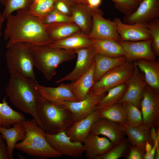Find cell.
Listing matches in <instances>:
<instances>
[{"mask_svg":"<svg viewBox=\"0 0 159 159\" xmlns=\"http://www.w3.org/2000/svg\"><path fill=\"white\" fill-rule=\"evenodd\" d=\"M139 4L143 0H136Z\"/></svg>","mask_w":159,"mask_h":159,"instance_id":"47","label":"cell"},{"mask_svg":"<svg viewBox=\"0 0 159 159\" xmlns=\"http://www.w3.org/2000/svg\"><path fill=\"white\" fill-rule=\"evenodd\" d=\"M47 140L51 146L62 155L77 158L85 152L82 143L72 141L65 130L54 134L46 133Z\"/></svg>","mask_w":159,"mask_h":159,"instance_id":"9","label":"cell"},{"mask_svg":"<svg viewBox=\"0 0 159 159\" xmlns=\"http://www.w3.org/2000/svg\"><path fill=\"white\" fill-rule=\"evenodd\" d=\"M143 123L151 128L159 125V92L147 85L140 102Z\"/></svg>","mask_w":159,"mask_h":159,"instance_id":"8","label":"cell"},{"mask_svg":"<svg viewBox=\"0 0 159 159\" xmlns=\"http://www.w3.org/2000/svg\"><path fill=\"white\" fill-rule=\"evenodd\" d=\"M90 133L102 135L115 145L125 138L126 134L120 123L99 117L92 124Z\"/></svg>","mask_w":159,"mask_h":159,"instance_id":"18","label":"cell"},{"mask_svg":"<svg viewBox=\"0 0 159 159\" xmlns=\"http://www.w3.org/2000/svg\"><path fill=\"white\" fill-rule=\"evenodd\" d=\"M33 0H0L4 7L2 14L5 19L14 11L28 10Z\"/></svg>","mask_w":159,"mask_h":159,"instance_id":"36","label":"cell"},{"mask_svg":"<svg viewBox=\"0 0 159 159\" xmlns=\"http://www.w3.org/2000/svg\"><path fill=\"white\" fill-rule=\"evenodd\" d=\"M114 3L115 8L125 15L134 12L139 4L136 0H111Z\"/></svg>","mask_w":159,"mask_h":159,"instance_id":"39","label":"cell"},{"mask_svg":"<svg viewBox=\"0 0 159 159\" xmlns=\"http://www.w3.org/2000/svg\"><path fill=\"white\" fill-rule=\"evenodd\" d=\"M113 21L120 37V41H136L152 39L147 24H126L118 18H115Z\"/></svg>","mask_w":159,"mask_h":159,"instance_id":"16","label":"cell"},{"mask_svg":"<svg viewBox=\"0 0 159 159\" xmlns=\"http://www.w3.org/2000/svg\"><path fill=\"white\" fill-rule=\"evenodd\" d=\"M45 26L49 36L54 41L81 32L80 28L73 22L55 23Z\"/></svg>","mask_w":159,"mask_h":159,"instance_id":"28","label":"cell"},{"mask_svg":"<svg viewBox=\"0 0 159 159\" xmlns=\"http://www.w3.org/2000/svg\"><path fill=\"white\" fill-rule=\"evenodd\" d=\"M49 46L67 50H75L92 46L91 39L81 32L63 39L54 41Z\"/></svg>","mask_w":159,"mask_h":159,"instance_id":"27","label":"cell"},{"mask_svg":"<svg viewBox=\"0 0 159 159\" xmlns=\"http://www.w3.org/2000/svg\"><path fill=\"white\" fill-rule=\"evenodd\" d=\"M152 148V145L149 142H147L145 146V152L149 153L151 151Z\"/></svg>","mask_w":159,"mask_h":159,"instance_id":"44","label":"cell"},{"mask_svg":"<svg viewBox=\"0 0 159 159\" xmlns=\"http://www.w3.org/2000/svg\"><path fill=\"white\" fill-rule=\"evenodd\" d=\"M134 64L132 73L126 83L127 86L126 92L118 103H130L140 109L144 90L148 85L143 73Z\"/></svg>","mask_w":159,"mask_h":159,"instance_id":"11","label":"cell"},{"mask_svg":"<svg viewBox=\"0 0 159 159\" xmlns=\"http://www.w3.org/2000/svg\"><path fill=\"white\" fill-rule=\"evenodd\" d=\"M132 145L138 149L143 153L145 152V146L147 142L153 145L154 143L150 135L151 128L143 123L135 127L128 126L125 124L120 123Z\"/></svg>","mask_w":159,"mask_h":159,"instance_id":"20","label":"cell"},{"mask_svg":"<svg viewBox=\"0 0 159 159\" xmlns=\"http://www.w3.org/2000/svg\"><path fill=\"white\" fill-rule=\"evenodd\" d=\"M147 24L152 42V48L156 56H159V19H156Z\"/></svg>","mask_w":159,"mask_h":159,"instance_id":"37","label":"cell"},{"mask_svg":"<svg viewBox=\"0 0 159 159\" xmlns=\"http://www.w3.org/2000/svg\"><path fill=\"white\" fill-rule=\"evenodd\" d=\"M6 18L4 38L7 41V49L16 42H23L32 45H47L53 41L49 36L45 25L40 19L26 9L17 11Z\"/></svg>","mask_w":159,"mask_h":159,"instance_id":"1","label":"cell"},{"mask_svg":"<svg viewBox=\"0 0 159 159\" xmlns=\"http://www.w3.org/2000/svg\"><path fill=\"white\" fill-rule=\"evenodd\" d=\"M39 19L45 25L60 22H72L71 16L65 15L54 9L44 16Z\"/></svg>","mask_w":159,"mask_h":159,"instance_id":"38","label":"cell"},{"mask_svg":"<svg viewBox=\"0 0 159 159\" xmlns=\"http://www.w3.org/2000/svg\"><path fill=\"white\" fill-rule=\"evenodd\" d=\"M127 87L125 83L109 89L98 103L97 109L100 110H105L117 103L124 96Z\"/></svg>","mask_w":159,"mask_h":159,"instance_id":"31","label":"cell"},{"mask_svg":"<svg viewBox=\"0 0 159 159\" xmlns=\"http://www.w3.org/2000/svg\"><path fill=\"white\" fill-rule=\"evenodd\" d=\"M100 117L118 123L125 124L127 115L121 103H118L104 110H100Z\"/></svg>","mask_w":159,"mask_h":159,"instance_id":"32","label":"cell"},{"mask_svg":"<svg viewBox=\"0 0 159 159\" xmlns=\"http://www.w3.org/2000/svg\"><path fill=\"white\" fill-rule=\"evenodd\" d=\"M5 97L0 102V126L9 128L17 122L26 120L23 113L13 110L8 104Z\"/></svg>","mask_w":159,"mask_h":159,"instance_id":"30","label":"cell"},{"mask_svg":"<svg viewBox=\"0 0 159 159\" xmlns=\"http://www.w3.org/2000/svg\"><path fill=\"white\" fill-rule=\"evenodd\" d=\"M83 143L85 156L88 159H97L114 145L107 138L90 133Z\"/></svg>","mask_w":159,"mask_h":159,"instance_id":"21","label":"cell"},{"mask_svg":"<svg viewBox=\"0 0 159 159\" xmlns=\"http://www.w3.org/2000/svg\"><path fill=\"white\" fill-rule=\"evenodd\" d=\"M74 1L77 3H82L87 5V0H74Z\"/></svg>","mask_w":159,"mask_h":159,"instance_id":"46","label":"cell"},{"mask_svg":"<svg viewBox=\"0 0 159 159\" xmlns=\"http://www.w3.org/2000/svg\"><path fill=\"white\" fill-rule=\"evenodd\" d=\"M134 66V63L126 61L114 67L94 83L89 93L99 96L109 89L126 83L132 73Z\"/></svg>","mask_w":159,"mask_h":159,"instance_id":"7","label":"cell"},{"mask_svg":"<svg viewBox=\"0 0 159 159\" xmlns=\"http://www.w3.org/2000/svg\"><path fill=\"white\" fill-rule=\"evenodd\" d=\"M34 81L20 75L11 74L5 92L11 104L21 111L32 116L42 128L37 111L39 94Z\"/></svg>","mask_w":159,"mask_h":159,"instance_id":"2","label":"cell"},{"mask_svg":"<svg viewBox=\"0 0 159 159\" xmlns=\"http://www.w3.org/2000/svg\"><path fill=\"white\" fill-rule=\"evenodd\" d=\"M126 159H144V153L136 147L130 145Z\"/></svg>","mask_w":159,"mask_h":159,"instance_id":"41","label":"cell"},{"mask_svg":"<svg viewBox=\"0 0 159 159\" xmlns=\"http://www.w3.org/2000/svg\"><path fill=\"white\" fill-rule=\"evenodd\" d=\"M130 142L125 138L117 144L114 145L108 151L97 159H118L124 156L130 149Z\"/></svg>","mask_w":159,"mask_h":159,"instance_id":"35","label":"cell"},{"mask_svg":"<svg viewBox=\"0 0 159 159\" xmlns=\"http://www.w3.org/2000/svg\"><path fill=\"white\" fill-rule=\"evenodd\" d=\"M102 14L101 10L92 12V27L87 36L91 39L120 41L114 22L104 18Z\"/></svg>","mask_w":159,"mask_h":159,"instance_id":"10","label":"cell"},{"mask_svg":"<svg viewBox=\"0 0 159 159\" xmlns=\"http://www.w3.org/2000/svg\"><path fill=\"white\" fill-rule=\"evenodd\" d=\"M34 85L40 95L43 99L58 105L64 101H78L72 92L69 83H61L56 87L44 86L33 81Z\"/></svg>","mask_w":159,"mask_h":159,"instance_id":"17","label":"cell"},{"mask_svg":"<svg viewBox=\"0 0 159 159\" xmlns=\"http://www.w3.org/2000/svg\"><path fill=\"white\" fill-rule=\"evenodd\" d=\"M94 61L95 62L94 76L95 83L110 70L126 61L125 56L112 57L99 54H97L95 55Z\"/></svg>","mask_w":159,"mask_h":159,"instance_id":"26","label":"cell"},{"mask_svg":"<svg viewBox=\"0 0 159 159\" xmlns=\"http://www.w3.org/2000/svg\"><path fill=\"white\" fill-rule=\"evenodd\" d=\"M37 111L46 133L54 134L66 130L74 122L70 112L62 106L55 104L39 95Z\"/></svg>","mask_w":159,"mask_h":159,"instance_id":"5","label":"cell"},{"mask_svg":"<svg viewBox=\"0 0 159 159\" xmlns=\"http://www.w3.org/2000/svg\"><path fill=\"white\" fill-rule=\"evenodd\" d=\"M159 0H143L133 12L125 15L122 21L127 24H148L158 18Z\"/></svg>","mask_w":159,"mask_h":159,"instance_id":"12","label":"cell"},{"mask_svg":"<svg viewBox=\"0 0 159 159\" xmlns=\"http://www.w3.org/2000/svg\"><path fill=\"white\" fill-rule=\"evenodd\" d=\"M94 61L89 69L76 80L69 83L71 89L78 101L84 100L95 83Z\"/></svg>","mask_w":159,"mask_h":159,"instance_id":"24","label":"cell"},{"mask_svg":"<svg viewBox=\"0 0 159 159\" xmlns=\"http://www.w3.org/2000/svg\"><path fill=\"white\" fill-rule=\"evenodd\" d=\"M8 159L6 143L0 132V159Z\"/></svg>","mask_w":159,"mask_h":159,"instance_id":"42","label":"cell"},{"mask_svg":"<svg viewBox=\"0 0 159 159\" xmlns=\"http://www.w3.org/2000/svg\"><path fill=\"white\" fill-rule=\"evenodd\" d=\"M106 93L99 96H94L88 93L83 100L75 102L64 101L60 105L69 111L72 115L74 122L83 119L94 112L97 105Z\"/></svg>","mask_w":159,"mask_h":159,"instance_id":"13","label":"cell"},{"mask_svg":"<svg viewBox=\"0 0 159 159\" xmlns=\"http://www.w3.org/2000/svg\"><path fill=\"white\" fill-rule=\"evenodd\" d=\"M26 132L23 140L15 148L26 154L40 159L56 158L62 155L54 150L47 141L46 133L33 119L22 122Z\"/></svg>","mask_w":159,"mask_h":159,"instance_id":"3","label":"cell"},{"mask_svg":"<svg viewBox=\"0 0 159 159\" xmlns=\"http://www.w3.org/2000/svg\"><path fill=\"white\" fill-rule=\"evenodd\" d=\"M5 19L2 13L0 12V37L1 35V30L2 25Z\"/></svg>","mask_w":159,"mask_h":159,"instance_id":"45","label":"cell"},{"mask_svg":"<svg viewBox=\"0 0 159 159\" xmlns=\"http://www.w3.org/2000/svg\"><path fill=\"white\" fill-rule=\"evenodd\" d=\"M74 52L77 56L75 67L67 74L57 80V83L76 80L90 68L94 62V57L97 54L92 46L76 49Z\"/></svg>","mask_w":159,"mask_h":159,"instance_id":"15","label":"cell"},{"mask_svg":"<svg viewBox=\"0 0 159 159\" xmlns=\"http://www.w3.org/2000/svg\"><path fill=\"white\" fill-rule=\"evenodd\" d=\"M75 2L74 0H56L53 9L65 15L71 16L72 7Z\"/></svg>","mask_w":159,"mask_h":159,"instance_id":"40","label":"cell"},{"mask_svg":"<svg viewBox=\"0 0 159 159\" xmlns=\"http://www.w3.org/2000/svg\"><path fill=\"white\" fill-rule=\"evenodd\" d=\"M56 0H33L28 10L39 18L44 16L53 9Z\"/></svg>","mask_w":159,"mask_h":159,"instance_id":"33","label":"cell"},{"mask_svg":"<svg viewBox=\"0 0 159 159\" xmlns=\"http://www.w3.org/2000/svg\"><path fill=\"white\" fill-rule=\"evenodd\" d=\"M121 103L127 115V120L125 124L131 127H135L143 123L141 113L138 107L130 103Z\"/></svg>","mask_w":159,"mask_h":159,"instance_id":"34","label":"cell"},{"mask_svg":"<svg viewBox=\"0 0 159 159\" xmlns=\"http://www.w3.org/2000/svg\"><path fill=\"white\" fill-rule=\"evenodd\" d=\"M0 132L5 140L9 159H13L15 146L18 141L24 139L26 132L22 122L15 123L12 127L6 128L0 126Z\"/></svg>","mask_w":159,"mask_h":159,"instance_id":"23","label":"cell"},{"mask_svg":"<svg viewBox=\"0 0 159 159\" xmlns=\"http://www.w3.org/2000/svg\"><path fill=\"white\" fill-rule=\"evenodd\" d=\"M91 40L97 54L112 57L125 56L124 50L118 42L108 39Z\"/></svg>","mask_w":159,"mask_h":159,"instance_id":"29","label":"cell"},{"mask_svg":"<svg viewBox=\"0 0 159 159\" xmlns=\"http://www.w3.org/2000/svg\"><path fill=\"white\" fill-rule=\"evenodd\" d=\"M30 45L34 67L48 81L55 75L56 69L61 64L74 59V51L58 48L47 45Z\"/></svg>","mask_w":159,"mask_h":159,"instance_id":"4","label":"cell"},{"mask_svg":"<svg viewBox=\"0 0 159 159\" xmlns=\"http://www.w3.org/2000/svg\"><path fill=\"white\" fill-rule=\"evenodd\" d=\"M144 76L147 85L159 90V62L156 59H140L133 62Z\"/></svg>","mask_w":159,"mask_h":159,"instance_id":"25","label":"cell"},{"mask_svg":"<svg viewBox=\"0 0 159 159\" xmlns=\"http://www.w3.org/2000/svg\"><path fill=\"white\" fill-rule=\"evenodd\" d=\"M7 49L5 58L7 68L10 74L20 75L37 81L30 44L25 42H18Z\"/></svg>","mask_w":159,"mask_h":159,"instance_id":"6","label":"cell"},{"mask_svg":"<svg viewBox=\"0 0 159 159\" xmlns=\"http://www.w3.org/2000/svg\"><path fill=\"white\" fill-rule=\"evenodd\" d=\"M95 10L86 4L75 2L72 8L71 17L72 22L80 28L82 33L87 35L92 25V13Z\"/></svg>","mask_w":159,"mask_h":159,"instance_id":"22","label":"cell"},{"mask_svg":"<svg viewBox=\"0 0 159 159\" xmlns=\"http://www.w3.org/2000/svg\"><path fill=\"white\" fill-rule=\"evenodd\" d=\"M100 117V111L97 109L86 117L74 122L65 130L66 134L73 141L83 143L90 133L94 122Z\"/></svg>","mask_w":159,"mask_h":159,"instance_id":"19","label":"cell"},{"mask_svg":"<svg viewBox=\"0 0 159 159\" xmlns=\"http://www.w3.org/2000/svg\"><path fill=\"white\" fill-rule=\"evenodd\" d=\"M87 5L90 8L95 10L100 9L99 7L102 3V0H87Z\"/></svg>","mask_w":159,"mask_h":159,"instance_id":"43","label":"cell"},{"mask_svg":"<svg viewBox=\"0 0 159 159\" xmlns=\"http://www.w3.org/2000/svg\"><path fill=\"white\" fill-rule=\"evenodd\" d=\"M123 48L126 61L134 62L140 59H155L152 48V39L136 41L118 42Z\"/></svg>","mask_w":159,"mask_h":159,"instance_id":"14","label":"cell"}]
</instances>
